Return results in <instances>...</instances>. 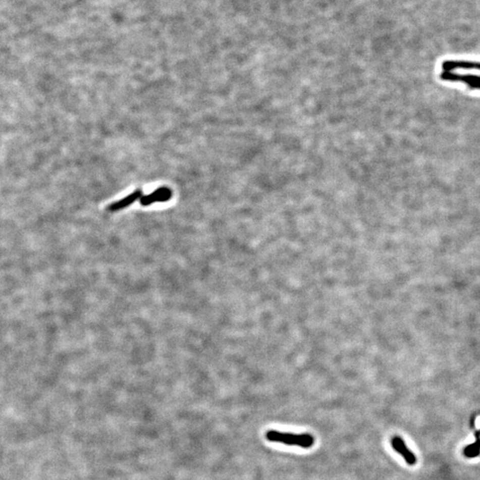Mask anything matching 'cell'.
Listing matches in <instances>:
<instances>
[{"label":"cell","mask_w":480,"mask_h":480,"mask_svg":"<svg viewBox=\"0 0 480 480\" xmlns=\"http://www.w3.org/2000/svg\"><path fill=\"white\" fill-rule=\"evenodd\" d=\"M266 439L274 443L285 444L287 446H295L302 448H310L314 445V437L308 433L294 434L271 430L266 433Z\"/></svg>","instance_id":"cell-1"},{"label":"cell","mask_w":480,"mask_h":480,"mask_svg":"<svg viewBox=\"0 0 480 480\" xmlns=\"http://www.w3.org/2000/svg\"><path fill=\"white\" fill-rule=\"evenodd\" d=\"M440 78L447 81L462 82L471 89L480 90V76L472 74H459L452 71H443L440 74Z\"/></svg>","instance_id":"cell-2"},{"label":"cell","mask_w":480,"mask_h":480,"mask_svg":"<svg viewBox=\"0 0 480 480\" xmlns=\"http://www.w3.org/2000/svg\"><path fill=\"white\" fill-rule=\"evenodd\" d=\"M171 197L172 190L168 187H161L153 191L152 193L142 196L140 199V203L142 205H149L155 202L168 201Z\"/></svg>","instance_id":"cell-3"},{"label":"cell","mask_w":480,"mask_h":480,"mask_svg":"<svg viewBox=\"0 0 480 480\" xmlns=\"http://www.w3.org/2000/svg\"><path fill=\"white\" fill-rule=\"evenodd\" d=\"M444 71H452L454 70H476L480 71V63L472 61L462 60H449L442 64Z\"/></svg>","instance_id":"cell-4"},{"label":"cell","mask_w":480,"mask_h":480,"mask_svg":"<svg viewBox=\"0 0 480 480\" xmlns=\"http://www.w3.org/2000/svg\"><path fill=\"white\" fill-rule=\"evenodd\" d=\"M142 197V191L141 190H137L134 191L133 193H131L130 195H128L126 197H124L122 199H120L119 201L114 202L112 203V205H109L108 209L111 211V212H116V211H119L121 209L125 208L127 207L128 205H132L135 200H137L139 197Z\"/></svg>","instance_id":"cell-5"},{"label":"cell","mask_w":480,"mask_h":480,"mask_svg":"<svg viewBox=\"0 0 480 480\" xmlns=\"http://www.w3.org/2000/svg\"><path fill=\"white\" fill-rule=\"evenodd\" d=\"M392 446L394 447L395 450L398 452L399 454H402L403 457L405 458V460L407 462V463H409V464H414L415 463V462H416L415 456L407 449V447H406V445L401 439L396 437L392 440Z\"/></svg>","instance_id":"cell-6"}]
</instances>
